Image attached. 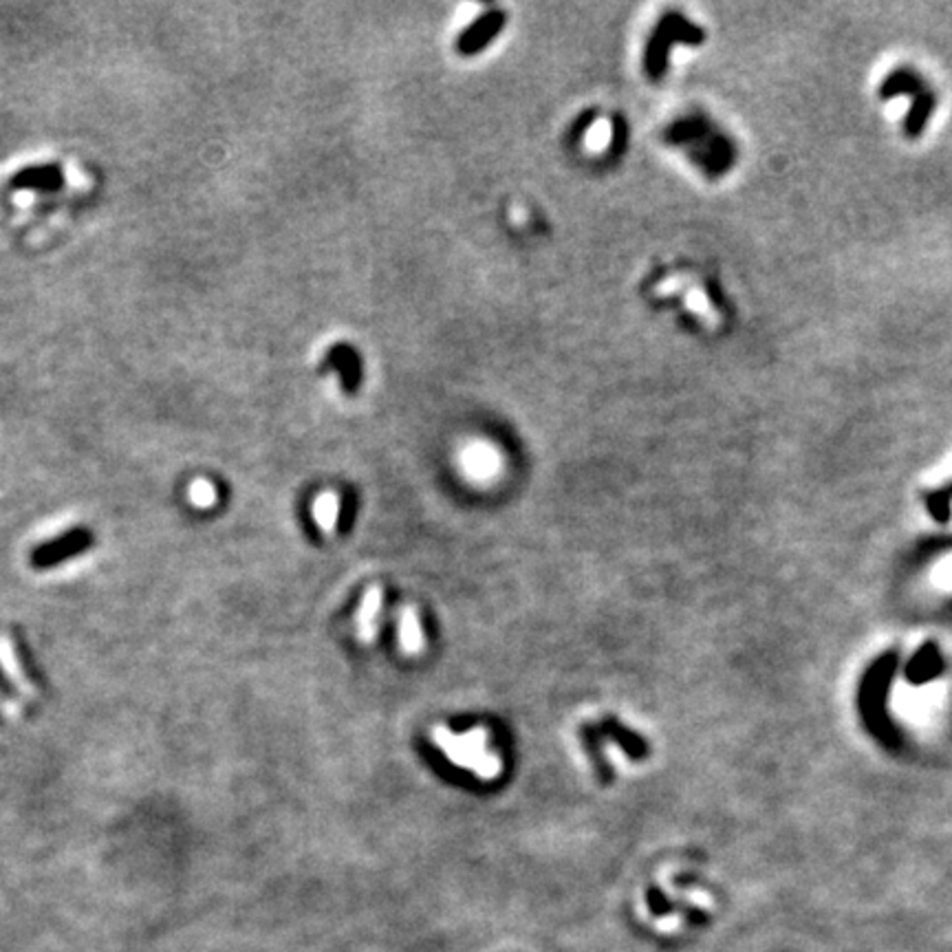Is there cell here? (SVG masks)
Returning a JSON list of instances; mask_svg holds the SVG:
<instances>
[{
  "label": "cell",
  "mask_w": 952,
  "mask_h": 952,
  "mask_svg": "<svg viewBox=\"0 0 952 952\" xmlns=\"http://www.w3.org/2000/svg\"><path fill=\"white\" fill-rule=\"evenodd\" d=\"M898 663L900 655L895 651H889L886 655L878 657V660L871 663L862 681H860L858 692V706L864 726H867V730L873 734L878 741H882L884 746L898 743V730L890 726L889 712H886L890 681H893L895 672H898Z\"/></svg>",
  "instance_id": "obj_1"
},
{
  "label": "cell",
  "mask_w": 952,
  "mask_h": 952,
  "mask_svg": "<svg viewBox=\"0 0 952 952\" xmlns=\"http://www.w3.org/2000/svg\"><path fill=\"white\" fill-rule=\"evenodd\" d=\"M433 743L452 766L468 769L481 781H496L503 772V758L490 747L488 728H472L463 734H454L448 728L437 726L433 730Z\"/></svg>",
  "instance_id": "obj_2"
},
{
  "label": "cell",
  "mask_w": 952,
  "mask_h": 952,
  "mask_svg": "<svg viewBox=\"0 0 952 952\" xmlns=\"http://www.w3.org/2000/svg\"><path fill=\"white\" fill-rule=\"evenodd\" d=\"M706 40L701 27L686 20L681 14H666L657 24V29L651 35V43L646 49V73L651 80H660L666 71L668 53L675 44H690L697 47Z\"/></svg>",
  "instance_id": "obj_3"
},
{
  "label": "cell",
  "mask_w": 952,
  "mask_h": 952,
  "mask_svg": "<svg viewBox=\"0 0 952 952\" xmlns=\"http://www.w3.org/2000/svg\"><path fill=\"white\" fill-rule=\"evenodd\" d=\"M461 465H463L465 474L476 483H490L500 472V457L490 443L476 442L463 448Z\"/></svg>",
  "instance_id": "obj_4"
},
{
  "label": "cell",
  "mask_w": 952,
  "mask_h": 952,
  "mask_svg": "<svg viewBox=\"0 0 952 952\" xmlns=\"http://www.w3.org/2000/svg\"><path fill=\"white\" fill-rule=\"evenodd\" d=\"M946 662L939 646H937L935 642H926V644H921L918 652L910 657L909 663H906L904 677L906 681L913 683V686H924V683H930L935 681L937 677H941Z\"/></svg>",
  "instance_id": "obj_5"
},
{
  "label": "cell",
  "mask_w": 952,
  "mask_h": 952,
  "mask_svg": "<svg viewBox=\"0 0 952 952\" xmlns=\"http://www.w3.org/2000/svg\"><path fill=\"white\" fill-rule=\"evenodd\" d=\"M928 89V82L924 80V75L913 67H898L890 71L889 75L882 80L878 89L880 100H895L904 98V95H919L921 90Z\"/></svg>",
  "instance_id": "obj_6"
},
{
  "label": "cell",
  "mask_w": 952,
  "mask_h": 952,
  "mask_svg": "<svg viewBox=\"0 0 952 952\" xmlns=\"http://www.w3.org/2000/svg\"><path fill=\"white\" fill-rule=\"evenodd\" d=\"M382 589L379 586H368L362 597V605L356 613V633L362 644H373L377 637V617L382 609Z\"/></svg>",
  "instance_id": "obj_7"
},
{
  "label": "cell",
  "mask_w": 952,
  "mask_h": 952,
  "mask_svg": "<svg viewBox=\"0 0 952 952\" xmlns=\"http://www.w3.org/2000/svg\"><path fill=\"white\" fill-rule=\"evenodd\" d=\"M503 23H505V16L500 12H490V14H485V16H481L472 24V27L463 33V38L459 40V52L470 55V53L479 52V49H483L485 44H488L490 40H492L494 35L500 32Z\"/></svg>",
  "instance_id": "obj_8"
},
{
  "label": "cell",
  "mask_w": 952,
  "mask_h": 952,
  "mask_svg": "<svg viewBox=\"0 0 952 952\" xmlns=\"http://www.w3.org/2000/svg\"><path fill=\"white\" fill-rule=\"evenodd\" d=\"M937 109V93L933 89H926L921 90L919 95H915L913 98V104H910L909 113H906V119H904V135L909 137V139H918V137L924 133L926 124H928L930 115L935 113Z\"/></svg>",
  "instance_id": "obj_9"
},
{
  "label": "cell",
  "mask_w": 952,
  "mask_h": 952,
  "mask_svg": "<svg viewBox=\"0 0 952 952\" xmlns=\"http://www.w3.org/2000/svg\"><path fill=\"white\" fill-rule=\"evenodd\" d=\"M397 637H399V646H402L404 655L414 657L424 651L425 637H424L422 622H419L417 609H413V606H404V609L399 611Z\"/></svg>",
  "instance_id": "obj_10"
},
{
  "label": "cell",
  "mask_w": 952,
  "mask_h": 952,
  "mask_svg": "<svg viewBox=\"0 0 952 952\" xmlns=\"http://www.w3.org/2000/svg\"><path fill=\"white\" fill-rule=\"evenodd\" d=\"M313 520L322 529V534L331 536L338 528V520H340V496L336 492H322L318 496L313 500Z\"/></svg>",
  "instance_id": "obj_11"
},
{
  "label": "cell",
  "mask_w": 952,
  "mask_h": 952,
  "mask_svg": "<svg viewBox=\"0 0 952 952\" xmlns=\"http://www.w3.org/2000/svg\"><path fill=\"white\" fill-rule=\"evenodd\" d=\"M60 181H62V175H60L58 166H38V168H29L14 176L12 186L35 187V190H53V187L60 186Z\"/></svg>",
  "instance_id": "obj_12"
},
{
  "label": "cell",
  "mask_w": 952,
  "mask_h": 952,
  "mask_svg": "<svg viewBox=\"0 0 952 952\" xmlns=\"http://www.w3.org/2000/svg\"><path fill=\"white\" fill-rule=\"evenodd\" d=\"M328 364L336 368H340L342 382L347 386L348 393H353L359 384V362L356 351H351L348 347H336L328 353Z\"/></svg>",
  "instance_id": "obj_13"
},
{
  "label": "cell",
  "mask_w": 952,
  "mask_h": 952,
  "mask_svg": "<svg viewBox=\"0 0 952 952\" xmlns=\"http://www.w3.org/2000/svg\"><path fill=\"white\" fill-rule=\"evenodd\" d=\"M924 503L930 519H935L937 523H948L952 516V496L948 494V490H930V492H926L924 496Z\"/></svg>",
  "instance_id": "obj_14"
},
{
  "label": "cell",
  "mask_w": 952,
  "mask_h": 952,
  "mask_svg": "<svg viewBox=\"0 0 952 952\" xmlns=\"http://www.w3.org/2000/svg\"><path fill=\"white\" fill-rule=\"evenodd\" d=\"M611 141V124L606 119L595 121L589 130H586V146L591 150H605Z\"/></svg>",
  "instance_id": "obj_15"
},
{
  "label": "cell",
  "mask_w": 952,
  "mask_h": 952,
  "mask_svg": "<svg viewBox=\"0 0 952 952\" xmlns=\"http://www.w3.org/2000/svg\"><path fill=\"white\" fill-rule=\"evenodd\" d=\"M190 499L192 503L199 505V508H207V505L214 503V488H212L207 481H196L195 485L190 488Z\"/></svg>",
  "instance_id": "obj_16"
}]
</instances>
